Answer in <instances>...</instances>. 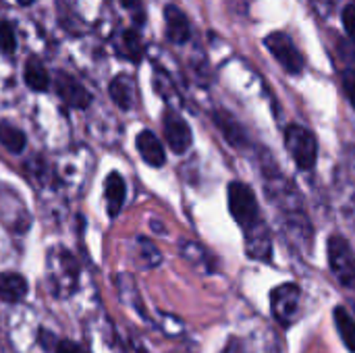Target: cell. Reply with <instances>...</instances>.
<instances>
[{
  "label": "cell",
  "instance_id": "cell-1",
  "mask_svg": "<svg viewBox=\"0 0 355 353\" xmlns=\"http://www.w3.org/2000/svg\"><path fill=\"white\" fill-rule=\"evenodd\" d=\"M79 279V264L77 260L64 250H52L48 254V281L52 293L58 298H69L77 289Z\"/></svg>",
  "mask_w": 355,
  "mask_h": 353
},
{
  "label": "cell",
  "instance_id": "cell-2",
  "mask_svg": "<svg viewBox=\"0 0 355 353\" xmlns=\"http://www.w3.org/2000/svg\"><path fill=\"white\" fill-rule=\"evenodd\" d=\"M285 146L302 171H310L318 160V144L312 131L302 125H289L285 131Z\"/></svg>",
  "mask_w": 355,
  "mask_h": 353
},
{
  "label": "cell",
  "instance_id": "cell-3",
  "mask_svg": "<svg viewBox=\"0 0 355 353\" xmlns=\"http://www.w3.org/2000/svg\"><path fill=\"white\" fill-rule=\"evenodd\" d=\"M227 193H229V212L235 218V223L243 229L254 227L260 221V208L252 187L241 181H233Z\"/></svg>",
  "mask_w": 355,
  "mask_h": 353
},
{
  "label": "cell",
  "instance_id": "cell-4",
  "mask_svg": "<svg viewBox=\"0 0 355 353\" xmlns=\"http://www.w3.org/2000/svg\"><path fill=\"white\" fill-rule=\"evenodd\" d=\"M329 264L343 287L355 289V252L341 235H333L329 239Z\"/></svg>",
  "mask_w": 355,
  "mask_h": 353
},
{
  "label": "cell",
  "instance_id": "cell-5",
  "mask_svg": "<svg viewBox=\"0 0 355 353\" xmlns=\"http://www.w3.org/2000/svg\"><path fill=\"white\" fill-rule=\"evenodd\" d=\"M270 300H272L275 318L283 327H289L297 318L300 304H302V289L295 283H283L272 291Z\"/></svg>",
  "mask_w": 355,
  "mask_h": 353
},
{
  "label": "cell",
  "instance_id": "cell-6",
  "mask_svg": "<svg viewBox=\"0 0 355 353\" xmlns=\"http://www.w3.org/2000/svg\"><path fill=\"white\" fill-rule=\"evenodd\" d=\"M266 48L270 50V54L281 62V67L287 71V73H302L304 71V56L302 52L295 48V44L281 31H275L270 33L266 40H264Z\"/></svg>",
  "mask_w": 355,
  "mask_h": 353
},
{
  "label": "cell",
  "instance_id": "cell-7",
  "mask_svg": "<svg viewBox=\"0 0 355 353\" xmlns=\"http://www.w3.org/2000/svg\"><path fill=\"white\" fill-rule=\"evenodd\" d=\"M54 89H56L58 98L71 108L83 110L92 104V94L83 87V83L79 79H75L67 71L54 73Z\"/></svg>",
  "mask_w": 355,
  "mask_h": 353
},
{
  "label": "cell",
  "instance_id": "cell-8",
  "mask_svg": "<svg viewBox=\"0 0 355 353\" xmlns=\"http://www.w3.org/2000/svg\"><path fill=\"white\" fill-rule=\"evenodd\" d=\"M162 129H164V139L175 154H185L189 150L193 135L187 121L181 114H177L175 110H166L162 117Z\"/></svg>",
  "mask_w": 355,
  "mask_h": 353
},
{
  "label": "cell",
  "instance_id": "cell-9",
  "mask_svg": "<svg viewBox=\"0 0 355 353\" xmlns=\"http://www.w3.org/2000/svg\"><path fill=\"white\" fill-rule=\"evenodd\" d=\"M135 148H137V152H139V156H141V160L146 164H150L154 169L164 166L166 152H164V146H162V141L158 139V135L154 131H150V129L139 131L137 137H135Z\"/></svg>",
  "mask_w": 355,
  "mask_h": 353
},
{
  "label": "cell",
  "instance_id": "cell-10",
  "mask_svg": "<svg viewBox=\"0 0 355 353\" xmlns=\"http://www.w3.org/2000/svg\"><path fill=\"white\" fill-rule=\"evenodd\" d=\"M125 198H127L125 179L116 171L108 173V177L104 179V200H106V212L110 218L119 216V212L123 210Z\"/></svg>",
  "mask_w": 355,
  "mask_h": 353
},
{
  "label": "cell",
  "instance_id": "cell-11",
  "mask_svg": "<svg viewBox=\"0 0 355 353\" xmlns=\"http://www.w3.org/2000/svg\"><path fill=\"white\" fill-rule=\"evenodd\" d=\"M164 21H166V37L173 44H185L191 35V25L189 19L185 17V12L175 6V4H166L164 6Z\"/></svg>",
  "mask_w": 355,
  "mask_h": 353
},
{
  "label": "cell",
  "instance_id": "cell-12",
  "mask_svg": "<svg viewBox=\"0 0 355 353\" xmlns=\"http://www.w3.org/2000/svg\"><path fill=\"white\" fill-rule=\"evenodd\" d=\"M245 246L248 256L254 260H270V235L262 221H258L254 227L245 229Z\"/></svg>",
  "mask_w": 355,
  "mask_h": 353
},
{
  "label": "cell",
  "instance_id": "cell-13",
  "mask_svg": "<svg viewBox=\"0 0 355 353\" xmlns=\"http://www.w3.org/2000/svg\"><path fill=\"white\" fill-rule=\"evenodd\" d=\"M29 291V285L25 281V277L17 275V273H4L0 275V302L4 304H19L25 300Z\"/></svg>",
  "mask_w": 355,
  "mask_h": 353
},
{
  "label": "cell",
  "instance_id": "cell-14",
  "mask_svg": "<svg viewBox=\"0 0 355 353\" xmlns=\"http://www.w3.org/2000/svg\"><path fill=\"white\" fill-rule=\"evenodd\" d=\"M25 85L33 92H46L50 87V75L44 67V62L37 56H29L23 69Z\"/></svg>",
  "mask_w": 355,
  "mask_h": 353
},
{
  "label": "cell",
  "instance_id": "cell-15",
  "mask_svg": "<svg viewBox=\"0 0 355 353\" xmlns=\"http://www.w3.org/2000/svg\"><path fill=\"white\" fill-rule=\"evenodd\" d=\"M214 125L220 129L223 137H225L231 146H235V148L245 146V131H243V127H241L229 112L216 110V112H214Z\"/></svg>",
  "mask_w": 355,
  "mask_h": 353
},
{
  "label": "cell",
  "instance_id": "cell-16",
  "mask_svg": "<svg viewBox=\"0 0 355 353\" xmlns=\"http://www.w3.org/2000/svg\"><path fill=\"white\" fill-rule=\"evenodd\" d=\"M116 52L121 56H125L129 62H139L141 56H144V44H141V35L137 29H125L119 37V44H116Z\"/></svg>",
  "mask_w": 355,
  "mask_h": 353
},
{
  "label": "cell",
  "instance_id": "cell-17",
  "mask_svg": "<svg viewBox=\"0 0 355 353\" xmlns=\"http://www.w3.org/2000/svg\"><path fill=\"white\" fill-rule=\"evenodd\" d=\"M108 94L121 110H131V106H133V81L127 75H116L108 85Z\"/></svg>",
  "mask_w": 355,
  "mask_h": 353
},
{
  "label": "cell",
  "instance_id": "cell-18",
  "mask_svg": "<svg viewBox=\"0 0 355 353\" xmlns=\"http://www.w3.org/2000/svg\"><path fill=\"white\" fill-rule=\"evenodd\" d=\"M0 146L10 154H21L27 146V137L19 127L10 123H0Z\"/></svg>",
  "mask_w": 355,
  "mask_h": 353
},
{
  "label": "cell",
  "instance_id": "cell-19",
  "mask_svg": "<svg viewBox=\"0 0 355 353\" xmlns=\"http://www.w3.org/2000/svg\"><path fill=\"white\" fill-rule=\"evenodd\" d=\"M335 325L341 335V341L352 353H355V320L345 308H335Z\"/></svg>",
  "mask_w": 355,
  "mask_h": 353
},
{
  "label": "cell",
  "instance_id": "cell-20",
  "mask_svg": "<svg viewBox=\"0 0 355 353\" xmlns=\"http://www.w3.org/2000/svg\"><path fill=\"white\" fill-rule=\"evenodd\" d=\"M137 260L141 262L144 268H156L162 262V256L150 239L139 237L137 239Z\"/></svg>",
  "mask_w": 355,
  "mask_h": 353
},
{
  "label": "cell",
  "instance_id": "cell-21",
  "mask_svg": "<svg viewBox=\"0 0 355 353\" xmlns=\"http://www.w3.org/2000/svg\"><path fill=\"white\" fill-rule=\"evenodd\" d=\"M15 50H17L15 29H12L10 21L0 19V52H4V54H12Z\"/></svg>",
  "mask_w": 355,
  "mask_h": 353
},
{
  "label": "cell",
  "instance_id": "cell-22",
  "mask_svg": "<svg viewBox=\"0 0 355 353\" xmlns=\"http://www.w3.org/2000/svg\"><path fill=\"white\" fill-rule=\"evenodd\" d=\"M341 79H343V89H345L352 106L355 108V69H345Z\"/></svg>",
  "mask_w": 355,
  "mask_h": 353
},
{
  "label": "cell",
  "instance_id": "cell-23",
  "mask_svg": "<svg viewBox=\"0 0 355 353\" xmlns=\"http://www.w3.org/2000/svg\"><path fill=\"white\" fill-rule=\"evenodd\" d=\"M343 25H345L349 37L355 40V4H347L343 8Z\"/></svg>",
  "mask_w": 355,
  "mask_h": 353
},
{
  "label": "cell",
  "instance_id": "cell-24",
  "mask_svg": "<svg viewBox=\"0 0 355 353\" xmlns=\"http://www.w3.org/2000/svg\"><path fill=\"white\" fill-rule=\"evenodd\" d=\"M54 353H87L81 345H77L75 341H58L56 352Z\"/></svg>",
  "mask_w": 355,
  "mask_h": 353
},
{
  "label": "cell",
  "instance_id": "cell-25",
  "mask_svg": "<svg viewBox=\"0 0 355 353\" xmlns=\"http://www.w3.org/2000/svg\"><path fill=\"white\" fill-rule=\"evenodd\" d=\"M121 4L131 10L133 15H137V21H144V12H141V0H121Z\"/></svg>",
  "mask_w": 355,
  "mask_h": 353
},
{
  "label": "cell",
  "instance_id": "cell-26",
  "mask_svg": "<svg viewBox=\"0 0 355 353\" xmlns=\"http://www.w3.org/2000/svg\"><path fill=\"white\" fill-rule=\"evenodd\" d=\"M17 2H19V4H23V6H29V4H31L33 0H17Z\"/></svg>",
  "mask_w": 355,
  "mask_h": 353
}]
</instances>
